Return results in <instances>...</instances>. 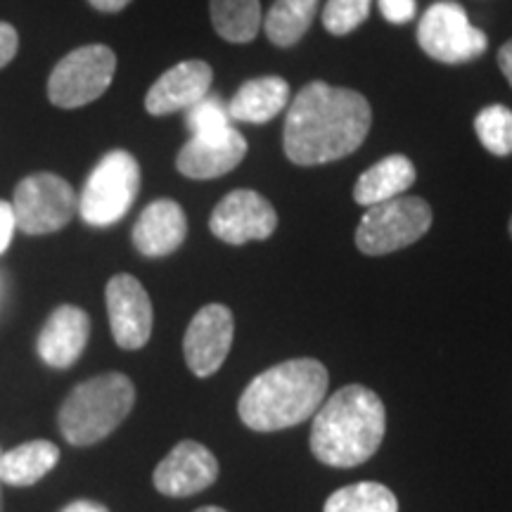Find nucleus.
<instances>
[{"label": "nucleus", "instance_id": "nucleus-5", "mask_svg": "<svg viewBox=\"0 0 512 512\" xmlns=\"http://www.w3.org/2000/svg\"><path fill=\"white\" fill-rule=\"evenodd\" d=\"M140 190V164L126 150H110L95 164L79 197V214L88 226L107 228L124 219Z\"/></svg>", "mask_w": 512, "mask_h": 512}, {"label": "nucleus", "instance_id": "nucleus-18", "mask_svg": "<svg viewBox=\"0 0 512 512\" xmlns=\"http://www.w3.org/2000/svg\"><path fill=\"white\" fill-rule=\"evenodd\" d=\"M287 105H290V83L283 76L271 74L242 83L228 102V112L230 119L242 124H268Z\"/></svg>", "mask_w": 512, "mask_h": 512}, {"label": "nucleus", "instance_id": "nucleus-6", "mask_svg": "<svg viewBox=\"0 0 512 512\" xmlns=\"http://www.w3.org/2000/svg\"><path fill=\"white\" fill-rule=\"evenodd\" d=\"M117 74V55L112 48L81 46L55 64L48 76V100L60 110H79L100 100Z\"/></svg>", "mask_w": 512, "mask_h": 512}, {"label": "nucleus", "instance_id": "nucleus-8", "mask_svg": "<svg viewBox=\"0 0 512 512\" xmlns=\"http://www.w3.org/2000/svg\"><path fill=\"white\" fill-rule=\"evenodd\" d=\"M17 228L27 235H50L69 226L79 211V197L62 176L38 171L17 183L12 197Z\"/></svg>", "mask_w": 512, "mask_h": 512}, {"label": "nucleus", "instance_id": "nucleus-27", "mask_svg": "<svg viewBox=\"0 0 512 512\" xmlns=\"http://www.w3.org/2000/svg\"><path fill=\"white\" fill-rule=\"evenodd\" d=\"M380 12L387 22L406 24L418 12V3L415 0H380Z\"/></svg>", "mask_w": 512, "mask_h": 512}, {"label": "nucleus", "instance_id": "nucleus-13", "mask_svg": "<svg viewBox=\"0 0 512 512\" xmlns=\"http://www.w3.org/2000/svg\"><path fill=\"white\" fill-rule=\"evenodd\" d=\"M219 479V463L214 453L200 441H181L162 463L157 465L152 482L164 496L185 498L209 489Z\"/></svg>", "mask_w": 512, "mask_h": 512}, {"label": "nucleus", "instance_id": "nucleus-3", "mask_svg": "<svg viewBox=\"0 0 512 512\" xmlns=\"http://www.w3.org/2000/svg\"><path fill=\"white\" fill-rule=\"evenodd\" d=\"M328 370L316 358H292L256 375L240 396L249 430L280 432L316 415L328 396Z\"/></svg>", "mask_w": 512, "mask_h": 512}, {"label": "nucleus", "instance_id": "nucleus-21", "mask_svg": "<svg viewBox=\"0 0 512 512\" xmlns=\"http://www.w3.org/2000/svg\"><path fill=\"white\" fill-rule=\"evenodd\" d=\"M316 10L318 0H275L261 27L273 46L292 48L309 31Z\"/></svg>", "mask_w": 512, "mask_h": 512}, {"label": "nucleus", "instance_id": "nucleus-25", "mask_svg": "<svg viewBox=\"0 0 512 512\" xmlns=\"http://www.w3.org/2000/svg\"><path fill=\"white\" fill-rule=\"evenodd\" d=\"M185 124L190 128V136H216L233 128V119H230L226 102L216 95H204L185 114Z\"/></svg>", "mask_w": 512, "mask_h": 512}, {"label": "nucleus", "instance_id": "nucleus-34", "mask_svg": "<svg viewBox=\"0 0 512 512\" xmlns=\"http://www.w3.org/2000/svg\"><path fill=\"white\" fill-rule=\"evenodd\" d=\"M0 512H3V494H0Z\"/></svg>", "mask_w": 512, "mask_h": 512}, {"label": "nucleus", "instance_id": "nucleus-32", "mask_svg": "<svg viewBox=\"0 0 512 512\" xmlns=\"http://www.w3.org/2000/svg\"><path fill=\"white\" fill-rule=\"evenodd\" d=\"M62 512H110V510H107L102 503H95V501H74L69 503Z\"/></svg>", "mask_w": 512, "mask_h": 512}, {"label": "nucleus", "instance_id": "nucleus-28", "mask_svg": "<svg viewBox=\"0 0 512 512\" xmlns=\"http://www.w3.org/2000/svg\"><path fill=\"white\" fill-rule=\"evenodd\" d=\"M19 50V34L8 22H0V69H5L15 60Z\"/></svg>", "mask_w": 512, "mask_h": 512}, {"label": "nucleus", "instance_id": "nucleus-10", "mask_svg": "<svg viewBox=\"0 0 512 512\" xmlns=\"http://www.w3.org/2000/svg\"><path fill=\"white\" fill-rule=\"evenodd\" d=\"M278 228L273 204L259 192L240 188L228 192L211 211L209 230L226 245L240 247L254 240H268Z\"/></svg>", "mask_w": 512, "mask_h": 512}, {"label": "nucleus", "instance_id": "nucleus-35", "mask_svg": "<svg viewBox=\"0 0 512 512\" xmlns=\"http://www.w3.org/2000/svg\"><path fill=\"white\" fill-rule=\"evenodd\" d=\"M510 238H512V219H510Z\"/></svg>", "mask_w": 512, "mask_h": 512}, {"label": "nucleus", "instance_id": "nucleus-15", "mask_svg": "<svg viewBox=\"0 0 512 512\" xmlns=\"http://www.w3.org/2000/svg\"><path fill=\"white\" fill-rule=\"evenodd\" d=\"M247 155V140L240 131L216 133V136H190L176 157V169L192 181H211L230 174Z\"/></svg>", "mask_w": 512, "mask_h": 512}, {"label": "nucleus", "instance_id": "nucleus-26", "mask_svg": "<svg viewBox=\"0 0 512 512\" xmlns=\"http://www.w3.org/2000/svg\"><path fill=\"white\" fill-rule=\"evenodd\" d=\"M373 0H328L323 10V27L332 36H347L366 22Z\"/></svg>", "mask_w": 512, "mask_h": 512}, {"label": "nucleus", "instance_id": "nucleus-7", "mask_svg": "<svg viewBox=\"0 0 512 512\" xmlns=\"http://www.w3.org/2000/svg\"><path fill=\"white\" fill-rule=\"evenodd\" d=\"M432 226V209L422 197H394L373 204L356 230V247L368 256H384L411 247Z\"/></svg>", "mask_w": 512, "mask_h": 512}, {"label": "nucleus", "instance_id": "nucleus-11", "mask_svg": "<svg viewBox=\"0 0 512 512\" xmlns=\"http://www.w3.org/2000/svg\"><path fill=\"white\" fill-rule=\"evenodd\" d=\"M105 299L114 342L128 351L143 349L152 335L155 311L140 280L128 273L114 275L107 283Z\"/></svg>", "mask_w": 512, "mask_h": 512}, {"label": "nucleus", "instance_id": "nucleus-33", "mask_svg": "<svg viewBox=\"0 0 512 512\" xmlns=\"http://www.w3.org/2000/svg\"><path fill=\"white\" fill-rule=\"evenodd\" d=\"M195 512H228V510H223V508H200V510H195Z\"/></svg>", "mask_w": 512, "mask_h": 512}, {"label": "nucleus", "instance_id": "nucleus-12", "mask_svg": "<svg viewBox=\"0 0 512 512\" xmlns=\"http://www.w3.org/2000/svg\"><path fill=\"white\" fill-rule=\"evenodd\" d=\"M235 320L228 306L207 304L195 313L183 337V354L197 377H209L223 366L233 347Z\"/></svg>", "mask_w": 512, "mask_h": 512}, {"label": "nucleus", "instance_id": "nucleus-9", "mask_svg": "<svg viewBox=\"0 0 512 512\" xmlns=\"http://www.w3.org/2000/svg\"><path fill=\"white\" fill-rule=\"evenodd\" d=\"M418 43L425 55L444 64L472 62L489 48L484 31L472 27L463 5L453 0L427 8L418 24Z\"/></svg>", "mask_w": 512, "mask_h": 512}, {"label": "nucleus", "instance_id": "nucleus-31", "mask_svg": "<svg viewBox=\"0 0 512 512\" xmlns=\"http://www.w3.org/2000/svg\"><path fill=\"white\" fill-rule=\"evenodd\" d=\"M498 67H501L505 79H508V83L512 86V38L501 50H498Z\"/></svg>", "mask_w": 512, "mask_h": 512}, {"label": "nucleus", "instance_id": "nucleus-23", "mask_svg": "<svg viewBox=\"0 0 512 512\" xmlns=\"http://www.w3.org/2000/svg\"><path fill=\"white\" fill-rule=\"evenodd\" d=\"M323 512H399V501L384 484L358 482L344 489H337Z\"/></svg>", "mask_w": 512, "mask_h": 512}, {"label": "nucleus", "instance_id": "nucleus-4", "mask_svg": "<svg viewBox=\"0 0 512 512\" xmlns=\"http://www.w3.org/2000/svg\"><path fill=\"white\" fill-rule=\"evenodd\" d=\"M136 403V387L121 373L81 382L64 399L57 422L72 446H91L117 430Z\"/></svg>", "mask_w": 512, "mask_h": 512}, {"label": "nucleus", "instance_id": "nucleus-30", "mask_svg": "<svg viewBox=\"0 0 512 512\" xmlns=\"http://www.w3.org/2000/svg\"><path fill=\"white\" fill-rule=\"evenodd\" d=\"M133 0H88V5H91L93 10L102 12V15H117L124 8H128Z\"/></svg>", "mask_w": 512, "mask_h": 512}, {"label": "nucleus", "instance_id": "nucleus-17", "mask_svg": "<svg viewBox=\"0 0 512 512\" xmlns=\"http://www.w3.org/2000/svg\"><path fill=\"white\" fill-rule=\"evenodd\" d=\"M188 235L185 211L174 200H157L147 204L133 226V245L143 256L159 259L174 254Z\"/></svg>", "mask_w": 512, "mask_h": 512}, {"label": "nucleus", "instance_id": "nucleus-16", "mask_svg": "<svg viewBox=\"0 0 512 512\" xmlns=\"http://www.w3.org/2000/svg\"><path fill=\"white\" fill-rule=\"evenodd\" d=\"M91 337V318L79 306L64 304L50 313L38 335L36 351L50 368H69L79 361Z\"/></svg>", "mask_w": 512, "mask_h": 512}, {"label": "nucleus", "instance_id": "nucleus-1", "mask_svg": "<svg viewBox=\"0 0 512 512\" xmlns=\"http://www.w3.org/2000/svg\"><path fill=\"white\" fill-rule=\"evenodd\" d=\"M370 121V102L361 93L313 81L294 95L285 114V157L297 166H318L354 155Z\"/></svg>", "mask_w": 512, "mask_h": 512}, {"label": "nucleus", "instance_id": "nucleus-14", "mask_svg": "<svg viewBox=\"0 0 512 512\" xmlns=\"http://www.w3.org/2000/svg\"><path fill=\"white\" fill-rule=\"evenodd\" d=\"M214 72L209 62L185 60L176 67L166 69L159 79L152 83L145 95V110L152 117H169L176 112H188L197 105L204 95H209Z\"/></svg>", "mask_w": 512, "mask_h": 512}, {"label": "nucleus", "instance_id": "nucleus-29", "mask_svg": "<svg viewBox=\"0 0 512 512\" xmlns=\"http://www.w3.org/2000/svg\"><path fill=\"white\" fill-rule=\"evenodd\" d=\"M15 230H17V221H15V211H12V204L0 200V254L8 252Z\"/></svg>", "mask_w": 512, "mask_h": 512}, {"label": "nucleus", "instance_id": "nucleus-2", "mask_svg": "<svg viewBox=\"0 0 512 512\" xmlns=\"http://www.w3.org/2000/svg\"><path fill=\"white\" fill-rule=\"evenodd\" d=\"M387 432V411L373 389L347 384L313 415L311 451L330 467H356L375 456Z\"/></svg>", "mask_w": 512, "mask_h": 512}, {"label": "nucleus", "instance_id": "nucleus-24", "mask_svg": "<svg viewBox=\"0 0 512 512\" xmlns=\"http://www.w3.org/2000/svg\"><path fill=\"white\" fill-rule=\"evenodd\" d=\"M475 131L484 150L496 157L512 155V110L505 105H489L475 117Z\"/></svg>", "mask_w": 512, "mask_h": 512}, {"label": "nucleus", "instance_id": "nucleus-20", "mask_svg": "<svg viewBox=\"0 0 512 512\" xmlns=\"http://www.w3.org/2000/svg\"><path fill=\"white\" fill-rule=\"evenodd\" d=\"M60 460V448L53 441H27V444L0 453V482L10 486H31L41 482Z\"/></svg>", "mask_w": 512, "mask_h": 512}, {"label": "nucleus", "instance_id": "nucleus-22", "mask_svg": "<svg viewBox=\"0 0 512 512\" xmlns=\"http://www.w3.org/2000/svg\"><path fill=\"white\" fill-rule=\"evenodd\" d=\"M211 24L228 43H252L261 31L259 0H209Z\"/></svg>", "mask_w": 512, "mask_h": 512}, {"label": "nucleus", "instance_id": "nucleus-19", "mask_svg": "<svg viewBox=\"0 0 512 512\" xmlns=\"http://www.w3.org/2000/svg\"><path fill=\"white\" fill-rule=\"evenodd\" d=\"M415 183V166L408 157L389 155L358 176L354 185V200L361 207L401 197Z\"/></svg>", "mask_w": 512, "mask_h": 512}]
</instances>
